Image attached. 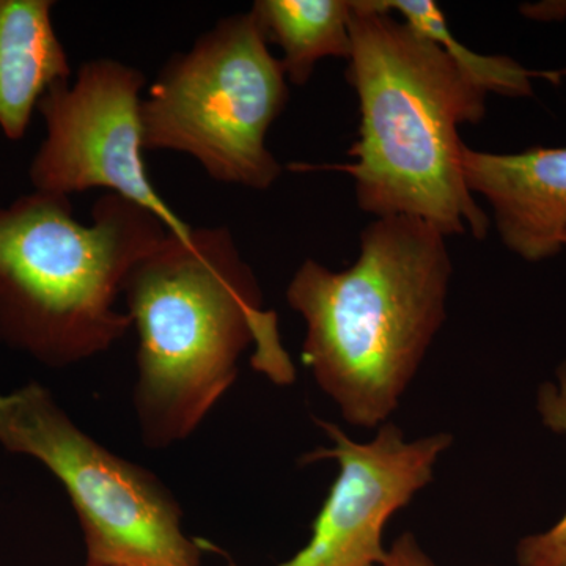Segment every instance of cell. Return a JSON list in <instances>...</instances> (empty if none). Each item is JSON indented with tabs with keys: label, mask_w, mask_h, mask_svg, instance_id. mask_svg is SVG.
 <instances>
[{
	"label": "cell",
	"mask_w": 566,
	"mask_h": 566,
	"mask_svg": "<svg viewBox=\"0 0 566 566\" xmlns=\"http://www.w3.org/2000/svg\"><path fill=\"white\" fill-rule=\"evenodd\" d=\"M251 13L268 43L281 48L290 84H307L323 59L352 54V0H256Z\"/></svg>",
	"instance_id": "8fae6325"
},
{
	"label": "cell",
	"mask_w": 566,
	"mask_h": 566,
	"mask_svg": "<svg viewBox=\"0 0 566 566\" xmlns=\"http://www.w3.org/2000/svg\"><path fill=\"white\" fill-rule=\"evenodd\" d=\"M289 98L281 59L251 11L222 18L148 88L144 150L185 153L211 180L266 191L283 172L266 136Z\"/></svg>",
	"instance_id": "5b68a950"
},
{
	"label": "cell",
	"mask_w": 566,
	"mask_h": 566,
	"mask_svg": "<svg viewBox=\"0 0 566 566\" xmlns=\"http://www.w3.org/2000/svg\"><path fill=\"white\" fill-rule=\"evenodd\" d=\"M52 0H0V129L28 134L41 96L70 81L69 54L52 22Z\"/></svg>",
	"instance_id": "30bf717a"
},
{
	"label": "cell",
	"mask_w": 566,
	"mask_h": 566,
	"mask_svg": "<svg viewBox=\"0 0 566 566\" xmlns=\"http://www.w3.org/2000/svg\"><path fill=\"white\" fill-rule=\"evenodd\" d=\"M139 69L115 59L82 63L74 82H57L41 96L36 111L46 126L29 167L33 191L69 197L107 189L158 216L175 237H191L156 191L144 163Z\"/></svg>",
	"instance_id": "52a82bcc"
},
{
	"label": "cell",
	"mask_w": 566,
	"mask_h": 566,
	"mask_svg": "<svg viewBox=\"0 0 566 566\" xmlns=\"http://www.w3.org/2000/svg\"><path fill=\"white\" fill-rule=\"evenodd\" d=\"M382 566H438L411 532L398 536L387 551Z\"/></svg>",
	"instance_id": "5bb4252c"
},
{
	"label": "cell",
	"mask_w": 566,
	"mask_h": 566,
	"mask_svg": "<svg viewBox=\"0 0 566 566\" xmlns=\"http://www.w3.org/2000/svg\"><path fill=\"white\" fill-rule=\"evenodd\" d=\"M464 180L493 207L506 249L542 262L564 249L566 148L534 147L515 155L463 148Z\"/></svg>",
	"instance_id": "9c48e42d"
},
{
	"label": "cell",
	"mask_w": 566,
	"mask_h": 566,
	"mask_svg": "<svg viewBox=\"0 0 566 566\" xmlns=\"http://www.w3.org/2000/svg\"><path fill=\"white\" fill-rule=\"evenodd\" d=\"M349 33L360 128L354 161L337 169L356 181L360 210L483 240L490 218L465 185L458 128L483 120L488 92L379 0H353Z\"/></svg>",
	"instance_id": "7a4b0ae2"
},
{
	"label": "cell",
	"mask_w": 566,
	"mask_h": 566,
	"mask_svg": "<svg viewBox=\"0 0 566 566\" xmlns=\"http://www.w3.org/2000/svg\"><path fill=\"white\" fill-rule=\"evenodd\" d=\"M564 248H566V234H565V240H564Z\"/></svg>",
	"instance_id": "9a60e30c"
},
{
	"label": "cell",
	"mask_w": 566,
	"mask_h": 566,
	"mask_svg": "<svg viewBox=\"0 0 566 566\" xmlns=\"http://www.w3.org/2000/svg\"><path fill=\"white\" fill-rule=\"evenodd\" d=\"M0 446L39 461L65 488L85 566L202 565L205 547L182 531L169 488L84 433L39 381L0 394Z\"/></svg>",
	"instance_id": "8992f818"
},
{
	"label": "cell",
	"mask_w": 566,
	"mask_h": 566,
	"mask_svg": "<svg viewBox=\"0 0 566 566\" xmlns=\"http://www.w3.org/2000/svg\"><path fill=\"white\" fill-rule=\"evenodd\" d=\"M389 11H397L427 39L438 43L486 92L502 96L526 98L534 95L532 77H551L557 80L558 73L532 71L505 57V55H480L461 44L447 28L444 13L433 0H379Z\"/></svg>",
	"instance_id": "7c38bea8"
},
{
	"label": "cell",
	"mask_w": 566,
	"mask_h": 566,
	"mask_svg": "<svg viewBox=\"0 0 566 566\" xmlns=\"http://www.w3.org/2000/svg\"><path fill=\"white\" fill-rule=\"evenodd\" d=\"M316 423L334 446L304 458L333 460L338 474L312 524L307 545L277 566H382L385 528L395 513L433 482L434 465L453 436L436 433L406 441L397 424L378 428L371 441L357 442L326 420Z\"/></svg>",
	"instance_id": "ba28073f"
},
{
	"label": "cell",
	"mask_w": 566,
	"mask_h": 566,
	"mask_svg": "<svg viewBox=\"0 0 566 566\" xmlns=\"http://www.w3.org/2000/svg\"><path fill=\"white\" fill-rule=\"evenodd\" d=\"M169 234L158 216L109 192L91 226L69 197L33 191L0 205V344L50 368L106 353L133 327L117 308L123 283Z\"/></svg>",
	"instance_id": "277c9868"
},
{
	"label": "cell",
	"mask_w": 566,
	"mask_h": 566,
	"mask_svg": "<svg viewBox=\"0 0 566 566\" xmlns=\"http://www.w3.org/2000/svg\"><path fill=\"white\" fill-rule=\"evenodd\" d=\"M556 376V382L539 386L536 409L545 427L566 434V360ZM516 562L517 566H566V513L547 531L521 538Z\"/></svg>",
	"instance_id": "4fadbf2b"
},
{
	"label": "cell",
	"mask_w": 566,
	"mask_h": 566,
	"mask_svg": "<svg viewBox=\"0 0 566 566\" xmlns=\"http://www.w3.org/2000/svg\"><path fill=\"white\" fill-rule=\"evenodd\" d=\"M444 234L409 216L378 218L346 270L305 260L286 289L303 316V363L353 427L389 422L446 322L453 274Z\"/></svg>",
	"instance_id": "3957f363"
},
{
	"label": "cell",
	"mask_w": 566,
	"mask_h": 566,
	"mask_svg": "<svg viewBox=\"0 0 566 566\" xmlns=\"http://www.w3.org/2000/svg\"><path fill=\"white\" fill-rule=\"evenodd\" d=\"M139 335L133 405L144 444L166 450L202 424L238 376L252 365L277 386L296 368L283 348L277 314L264 308L252 268L227 227L170 233L134 264L123 283Z\"/></svg>",
	"instance_id": "6da1fadb"
}]
</instances>
